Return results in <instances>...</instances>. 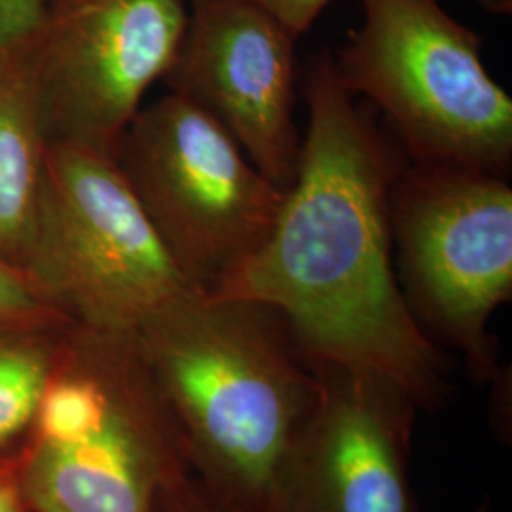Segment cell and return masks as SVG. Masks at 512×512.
<instances>
[{"label":"cell","mask_w":512,"mask_h":512,"mask_svg":"<svg viewBox=\"0 0 512 512\" xmlns=\"http://www.w3.org/2000/svg\"><path fill=\"white\" fill-rule=\"evenodd\" d=\"M473 512H492V503H490V499L486 497L478 507H476L475 511Z\"/></svg>","instance_id":"obj_18"},{"label":"cell","mask_w":512,"mask_h":512,"mask_svg":"<svg viewBox=\"0 0 512 512\" xmlns=\"http://www.w3.org/2000/svg\"><path fill=\"white\" fill-rule=\"evenodd\" d=\"M21 272L52 310L93 329L137 330L198 291L114 156L74 145H48Z\"/></svg>","instance_id":"obj_5"},{"label":"cell","mask_w":512,"mask_h":512,"mask_svg":"<svg viewBox=\"0 0 512 512\" xmlns=\"http://www.w3.org/2000/svg\"><path fill=\"white\" fill-rule=\"evenodd\" d=\"M272 14L294 38L304 35L332 0H253Z\"/></svg>","instance_id":"obj_15"},{"label":"cell","mask_w":512,"mask_h":512,"mask_svg":"<svg viewBox=\"0 0 512 512\" xmlns=\"http://www.w3.org/2000/svg\"><path fill=\"white\" fill-rule=\"evenodd\" d=\"M361 6V27L332 57L342 86L382 109L414 162L505 175L512 99L486 71L480 35L439 0Z\"/></svg>","instance_id":"obj_4"},{"label":"cell","mask_w":512,"mask_h":512,"mask_svg":"<svg viewBox=\"0 0 512 512\" xmlns=\"http://www.w3.org/2000/svg\"><path fill=\"white\" fill-rule=\"evenodd\" d=\"M186 23L183 0H44L33 38L48 145L114 156Z\"/></svg>","instance_id":"obj_8"},{"label":"cell","mask_w":512,"mask_h":512,"mask_svg":"<svg viewBox=\"0 0 512 512\" xmlns=\"http://www.w3.org/2000/svg\"><path fill=\"white\" fill-rule=\"evenodd\" d=\"M114 160L202 293H213L266 241L285 200L219 122L177 93L141 107Z\"/></svg>","instance_id":"obj_7"},{"label":"cell","mask_w":512,"mask_h":512,"mask_svg":"<svg viewBox=\"0 0 512 512\" xmlns=\"http://www.w3.org/2000/svg\"><path fill=\"white\" fill-rule=\"evenodd\" d=\"M69 325L59 313L0 321V459L18 456L29 437Z\"/></svg>","instance_id":"obj_12"},{"label":"cell","mask_w":512,"mask_h":512,"mask_svg":"<svg viewBox=\"0 0 512 512\" xmlns=\"http://www.w3.org/2000/svg\"><path fill=\"white\" fill-rule=\"evenodd\" d=\"M192 475L251 512H270L319 380L270 306L192 291L135 330Z\"/></svg>","instance_id":"obj_2"},{"label":"cell","mask_w":512,"mask_h":512,"mask_svg":"<svg viewBox=\"0 0 512 512\" xmlns=\"http://www.w3.org/2000/svg\"><path fill=\"white\" fill-rule=\"evenodd\" d=\"M44 0H0V48L37 29Z\"/></svg>","instance_id":"obj_16"},{"label":"cell","mask_w":512,"mask_h":512,"mask_svg":"<svg viewBox=\"0 0 512 512\" xmlns=\"http://www.w3.org/2000/svg\"><path fill=\"white\" fill-rule=\"evenodd\" d=\"M0 512H29L19 488L18 458L0 467Z\"/></svg>","instance_id":"obj_17"},{"label":"cell","mask_w":512,"mask_h":512,"mask_svg":"<svg viewBox=\"0 0 512 512\" xmlns=\"http://www.w3.org/2000/svg\"><path fill=\"white\" fill-rule=\"evenodd\" d=\"M310 365L319 395L270 512H421L410 473L418 404L376 372Z\"/></svg>","instance_id":"obj_9"},{"label":"cell","mask_w":512,"mask_h":512,"mask_svg":"<svg viewBox=\"0 0 512 512\" xmlns=\"http://www.w3.org/2000/svg\"><path fill=\"white\" fill-rule=\"evenodd\" d=\"M52 313L57 311L42 300L25 274L0 258V321L29 319Z\"/></svg>","instance_id":"obj_14"},{"label":"cell","mask_w":512,"mask_h":512,"mask_svg":"<svg viewBox=\"0 0 512 512\" xmlns=\"http://www.w3.org/2000/svg\"><path fill=\"white\" fill-rule=\"evenodd\" d=\"M294 40L253 0H192L181 48L162 78L169 92L219 122L283 192L302 152Z\"/></svg>","instance_id":"obj_10"},{"label":"cell","mask_w":512,"mask_h":512,"mask_svg":"<svg viewBox=\"0 0 512 512\" xmlns=\"http://www.w3.org/2000/svg\"><path fill=\"white\" fill-rule=\"evenodd\" d=\"M186 473L135 330L71 323L19 450L29 512H154Z\"/></svg>","instance_id":"obj_3"},{"label":"cell","mask_w":512,"mask_h":512,"mask_svg":"<svg viewBox=\"0 0 512 512\" xmlns=\"http://www.w3.org/2000/svg\"><path fill=\"white\" fill-rule=\"evenodd\" d=\"M395 274L408 310L437 344L461 353L469 378H503L490 332L512 296V188L505 175L418 164L391 186Z\"/></svg>","instance_id":"obj_6"},{"label":"cell","mask_w":512,"mask_h":512,"mask_svg":"<svg viewBox=\"0 0 512 512\" xmlns=\"http://www.w3.org/2000/svg\"><path fill=\"white\" fill-rule=\"evenodd\" d=\"M154 512H251L224 499L196 475L186 473L167 486L158 497Z\"/></svg>","instance_id":"obj_13"},{"label":"cell","mask_w":512,"mask_h":512,"mask_svg":"<svg viewBox=\"0 0 512 512\" xmlns=\"http://www.w3.org/2000/svg\"><path fill=\"white\" fill-rule=\"evenodd\" d=\"M304 95L308 133L274 228L211 296L266 304L308 361L376 372L420 412L440 410L452 393L448 366L395 274L397 158L342 86L332 55L311 61Z\"/></svg>","instance_id":"obj_1"},{"label":"cell","mask_w":512,"mask_h":512,"mask_svg":"<svg viewBox=\"0 0 512 512\" xmlns=\"http://www.w3.org/2000/svg\"><path fill=\"white\" fill-rule=\"evenodd\" d=\"M46 150L31 31L0 48V258L19 272L37 211Z\"/></svg>","instance_id":"obj_11"},{"label":"cell","mask_w":512,"mask_h":512,"mask_svg":"<svg viewBox=\"0 0 512 512\" xmlns=\"http://www.w3.org/2000/svg\"><path fill=\"white\" fill-rule=\"evenodd\" d=\"M16 458H18V456H14V458L0 459V467H2V465H6V463H10V461H14Z\"/></svg>","instance_id":"obj_19"}]
</instances>
